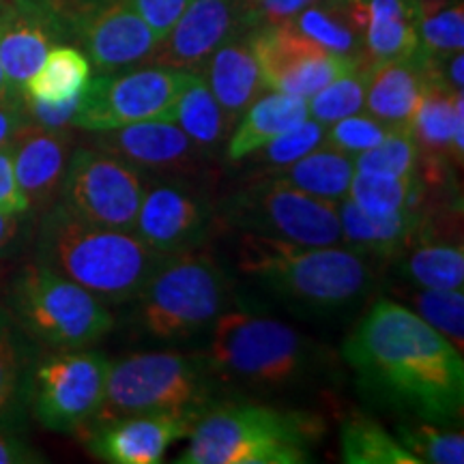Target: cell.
<instances>
[{"instance_id": "17", "label": "cell", "mask_w": 464, "mask_h": 464, "mask_svg": "<svg viewBox=\"0 0 464 464\" xmlns=\"http://www.w3.org/2000/svg\"><path fill=\"white\" fill-rule=\"evenodd\" d=\"M140 172L188 174L196 172L207 153L196 147L181 127L166 119H150L119 130L97 133L92 142Z\"/></svg>"}, {"instance_id": "3", "label": "cell", "mask_w": 464, "mask_h": 464, "mask_svg": "<svg viewBox=\"0 0 464 464\" xmlns=\"http://www.w3.org/2000/svg\"><path fill=\"white\" fill-rule=\"evenodd\" d=\"M222 387L260 396H288L334 374L332 351L280 318L226 310L208 327L202 351Z\"/></svg>"}, {"instance_id": "39", "label": "cell", "mask_w": 464, "mask_h": 464, "mask_svg": "<svg viewBox=\"0 0 464 464\" xmlns=\"http://www.w3.org/2000/svg\"><path fill=\"white\" fill-rule=\"evenodd\" d=\"M390 131L393 130L382 125L374 116L357 112L324 127L323 144L324 147L342 150V153L353 158V155H359L363 150L376 147Z\"/></svg>"}, {"instance_id": "20", "label": "cell", "mask_w": 464, "mask_h": 464, "mask_svg": "<svg viewBox=\"0 0 464 464\" xmlns=\"http://www.w3.org/2000/svg\"><path fill=\"white\" fill-rule=\"evenodd\" d=\"M9 149L17 185L31 202V211L50 208L65 177L72 133L67 127L50 130L31 121L11 140Z\"/></svg>"}, {"instance_id": "16", "label": "cell", "mask_w": 464, "mask_h": 464, "mask_svg": "<svg viewBox=\"0 0 464 464\" xmlns=\"http://www.w3.org/2000/svg\"><path fill=\"white\" fill-rule=\"evenodd\" d=\"M200 417L189 413H140L95 423L80 437L97 460L108 464H158L170 445L188 439Z\"/></svg>"}, {"instance_id": "7", "label": "cell", "mask_w": 464, "mask_h": 464, "mask_svg": "<svg viewBox=\"0 0 464 464\" xmlns=\"http://www.w3.org/2000/svg\"><path fill=\"white\" fill-rule=\"evenodd\" d=\"M219 392L222 382L208 368L202 353H138L110 365L106 396L91 426L140 413H189L202 417L208 409L222 402Z\"/></svg>"}, {"instance_id": "19", "label": "cell", "mask_w": 464, "mask_h": 464, "mask_svg": "<svg viewBox=\"0 0 464 464\" xmlns=\"http://www.w3.org/2000/svg\"><path fill=\"white\" fill-rule=\"evenodd\" d=\"M63 33L34 0H0V65L14 91L22 92Z\"/></svg>"}, {"instance_id": "33", "label": "cell", "mask_w": 464, "mask_h": 464, "mask_svg": "<svg viewBox=\"0 0 464 464\" xmlns=\"http://www.w3.org/2000/svg\"><path fill=\"white\" fill-rule=\"evenodd\" d=\"M406 307L421 321L464 351V295L462 288H421L406 293Z\"/></svg>"}, {"instance_id": "35", "label": "cell", "mask_w": 464, "mask_h": 464, "mask_svg": "<svg viewBox=\"0 0 464 464\" xmlns=\"http://www.w3.org/2000/svg\"><path fill=\"white\" fill-rule=\"evenodd\" d=\"M368 63H362L351 72L340 75L332 84H327L316 95L307 100L310 119L323 127H329L344 116L357 114L365 102V84H368Z\"/></svg>"}, {"instance_id": "10", "label": "cell", "mask_w": 464, "mask_h": 464, "mask_svg": "<svg viewBox=\"0 0 464 464\" xmlns=\"http://www.w3.org/2000/svg\"><path fill=\"white\" fill-rule=\"evenodd\" d=\"M112 362L100 351H54L31 365L28 404L45 430L82 434L100 413Z\"/></svg>"}, {"instance_id": "14", "label": "cell", "mask_w": 464, "mask_h": 464, "mask_svg": "<svg viewBox=\"0 0 464 464\" xmlns=\"http://www.w3.org/2000/svg\"><path fill=\"white\" fill-rule=\"evenodd\" d=\"M216 205L183 181H158L144 188L136 232L155 252L170 254L198 249L216 228Z\"/></svg>"}, {"instance_id": "23", "label": "cell", "mask_w": 464, "mask_h": 464, "mask_svg": "<svg viewBox=\"0 0 464 464\" xmlns=\"http://www.w3.org/2000/svg\"><path fill=\"white\" fill-rule=\"evenodd\" d=\"M252 31L237 34L219 45L198 72L235 125L243 112L269 91L254 54Z\"/></svg>"}, {"instance_id": "21", "label": "cell", "mask_w": 464, "mask_h": 464, "mask_svg": "<svg viewBox=\"0 0 464 464\" xmlns=\"http://www.w3.org/2000/svg\"><path fill=\"white\" fill-rule=\"evenodd\" d=\"M430 202L426 207L406 208L392 216H370L353 200L342 198L338 202L342 246L370 260L392 263L411 243L417 241L428 226L434 208Z\"/></svg>"}, {"instance_id": "22", "label": "cell", "mask_w": 464, "mask_h": 464, "mask_svg": "<svg viewBox=\"0 0 464 464\" xmlns=\"http://www.w3.org/2000/svg\"><path fill=\"white\" fill-rule=\"evenodd\" d=\"M428 82L430 73L420 48L406 58L374 63L368 69L363 106L390 130H409Z\"/></svg>"}, {"instance_id": "4", "label": "cell", "mask_w": 464, "mask_h": 464, "mask_svg": "<svg viewBox=\"0 0 464 464\" xmlns=\"http://www.w3.org/2000/svg\"><path fill=\"white\" fill-rule=\"evenodd\" d=\"M166 256L136 232L106 228L50 207L39 226L37 260L102 299L106 305L131 304Z\"/></svg>"}, {"instance_id": "12", "label": "cell", "mask_w": 464, "mask_h": 464, "mask_svg": "<svg viewBox=\"0 0 464 464\" xmlns=\"http://www.w3.org/2000/svg\"><path fill=\"white\" fill-rule=\"evenodd\" d=\"M144 196L142 172L100 147L69 155L61 183V205L84 222L131 230Z\"/></svg>"}, {"instance_id": "38", "label": "cell", "mask_w": 464, "mask_h": 464, "mask_svg": "<svg viewBox=\"0 0 464 464\" xmlns=\"http://www.w3.org/2000/svg\"><path fill=\"white\" fill-rule=\"evenodd\" d=\"M355 172L385 174V177H413L420 168V155L409 130H393L376 147L353 158Z\"/></svg>"}, {"instance_id": "1", "label": "cell", "mask_w": 464, "mask_h": 464, "mask_svg": "<svg viewBox=\"0 0 464 464\" xmlns=\"http://www.w3.org/2000/svg\"><path fill=\"white\" fill-rule=\"evenodd\" d=\"M368 402L402 420L454 426L464 411L462 353L413 310L379 299L342 344Z\"/></svg>"}, {"instance_id": "5", "label": "cell", "mask_w": 464, "mask_h": 464, "mask_svg": "<svg viewBox=\"0 0 464 464\" xmlns=\"http://www.w3.org/2000/svg\"><path fill=\"white\" fill-rule=\"evenodd\" d=\"M324 437V420L304 409L218 402L196 421L179 464H304Z\"/></svg>"}, {"instance_id": "8", "label": "cell", "mask_w": 464, "mask_h": 464, "mask_svg": "<svg viewBox=\"0 0 464 464\" xmlns=\"http://www.w3.org/2000/svg\"><path fill=\"white\" fill-rule=\"evenodd\" d=\"M9 314L22 335L52 351L91 348L114 329L108 305L39 260L9 284Z\"/></svg>"}, {"instance_id": "32", "label": "cell", "mask_w": 464, "mask_h": 464, "mask_svg": "<svg viewBox=\"0 0 464 464\" xmlns=\"http://www.w3.org/2000/svg\"><path fill=\"white\" fill-rule=\"evenodd\" d=\"M24 335L11 318L7 307L0 305V428L5 430L20 402L22 387L28 390Z\"/></svg>"}, {"instance_id": "9", "label": "cell", "mask_w": 464, "mask_h": 464, "mask_svg": "<svg viewBox=\"0 0 464 464\" xmlns=\"http://www.w3.org/2000/svg\"><path fill=\"white\" fill-rule=\"evenodd\" d=\"M224 228L299 243L342 246L338 202L316 198L269 177L252 179L216 207Z\"/></svg>"}, {"instance_id": "11", "label": "cell", "mask_w": 464, "mask_h": 464, "mask_svg": "<svg viewBox=\"0 0 464 464\" xmlns=\"http://www.w3.org/2000/svg\"><path fill=\"white\" fill-rule=\"evenodd\" d=\"M194 72L150 65L108 72L89 80L72 127L103 133L150 119H166Z\"/></svg>"}, {"instance_id": "6", "label": "cell", "mask_w": 464, "mask_h": 464, "mask_svg": "<svg viewBox=\"0 0 464 464\" xmlns=\"http://www.w3.org/2000/svg\"><path fill=\"white\" fill-rule=\"evenodd\" d=\"M232 282L211 254L166 256L131 299V321L155 342H185L208 332L232 305Z\"/></svg>"}, {"instance_id": "18", "label": "cell", "mask_w": 464, "mask_h": 464, "mask_svg": "<svg viewBox=\"0 0 464 464\" xmlns=\"http://www.w3.org/2000/svg\"><path fill=\"white\" fill-rule=\"evenodd\" d=\"M72 42L80 45L100 73H108L147 61L158 48L160 37L142 20L131 0H114L75 28Z\"/></svg>"}, {"instance_id": "28", "label": "cell", "mask_w": 464, "mask_h": 464, "mask_svg": "<svg viewBox=\"0 0 464 464\" xmlns=\"http://www.w3.org/2000/svg\"><path fill=\"white\" fill-rule=\"evenodd\" d=\"M265 177L286 183L290 188L316 196V198L340 202L346 198L348 188L355 177V164H353L351 155L321 144L290 166L265 174Z\"/></svg>"}, {"instance_id": "15", "label": "cell", "mask_w": 464, "mask_h": 464, "mask_svg": "<svg viewBox=\"0 0 464 464\" xmlns=\"http://www.w3.org/2000/svg\"><path fill=\"white\" fill-rule=\"evenodd\" d=\"M252 28L256 26L243 0H191L149 61L150 65L198 73L219 45Z\"/></svg>"}, {"instance_id": "13", "label": "cell", "mask_w": 464, "mask_h": 464, "mask_svg": "<svg viewBox=\"0 0 464 464\" xmlns=\"http://www.w3.org/2000/svg\"><path fill=\"white\" fill-rule=\"evenodd\" d=\"M252 45L269 91L304 100H310L340 75L363 63V58L329 52L299 33L290 22L256 26L252 31Z\"/></svg>"}, {"instance_id": "37", "label": "cell", "mask_w": 464, "mask_h": 464, "mask_svg": "<svg viewBox=\"0 0 464 464\" xmlns=\"http://www.w3.org/2000/svg\"><path fill=\"white\" fill-rule=\"evenodd\" d=\"M420 50L432 58H445L464 48V7L462 0L426 9L417 14Z\"/></svg>"}, {"instance_id": "2", "label": "cell", "mask_w": 464, "mask_h": 464, "mask_svg": "<svg viewBox=\"0 0 464 464\" xmlns=\"http://www.w3.org/2000/svg\"><path fill=\"white\" fill-rule=\"evenodd\" d=\"M237 271L304 316L351 314L372 297V260L344 246H299L239 232Z\"/></svg>"}, {"instance_id": "26", "label": "cell", "mask_w": 464, "mask_h": 464, "mask_svg": "<svg viewBox=\"0 0 464 464\" xmlns=\"http://www.w3.org/2000/svg\"><path fill=\"white\" fill-rule=\"evenodd\" d=\"M417 48V9L411 0H363L362 56L368 65L406 58Z\"/></svg>"}, {"instance_id": "34", "label": "cell", "mask_w": 464, "mask_h": 464, "mask_svg": "<svg viewBox=\"0 0 464 464\" xmlns=\"http://www.w3.org/2000/svg\"><path fill=\"white\" fill-rule=\"evenodd\" d=\"M396 439L421 464H462L464 437L460 430H448L437 423L402 420L396 426Z\"/></svg>"}, {"instance_id": "27", "label": "cell", "mask_w": 464, "mask_h": 464, "mask_svg": "<svg viewBox=\"0 0 464 464\" xmlns=\"http://www.w3.org/2000/svg\"><path fill=\"white\" fill-rule=\"evenodd\" d=\"M166 121H172L194 140L202 153L208 158L216 155L219 147H224L230 138L235 123L226 116L211 89H208L200 73L191 75L179 100L174 102Z\"/></svg>"}, {"instance_id": "44", "label": "cell", "mask_w": 464, "mask_h": 464, "mask_svg": "<svg viewBox=\"0 0 464 464\" xmlns=\"http://www.w3.org/2000/svg\"><path fill=\"white\" fill-rule=\"evenodd\" d=\"M24 218L26 216L0 211V258L7 256L15 247V243L20 241L22 230H24Z\"/></svg>"}, {"instance_id": "40", "label": "cell", "mask_w": 464, "mask_h": 464, "mask_svg": "<svg viewBox=\"0 0 464 464\" xmlns=\"http://www.w3.org/2000/svg\"><path fill=\"white\" fill-rule=\"evenodd\" d=\"M191 0H131L142 20L153 28V33L161 39L181 17Z\"/></svg>"}, {"instance_id": "29", "label": "cell", "mask_w": 464, "mask_h": 464, "mask_svg": "<svg viewBox=\"0 0 464 464\" xmlns=\"http://www.w3.org/2000/svg\"><path fill=\"white\" fill-rule=\"evenodd\" d=\"M92 65L75 45L58 44L48 52L44 63L26 80L22 95L44 103H61L80 97L89 84Z\"/></svg>"}, {"instance_id": "36", "label": "cell", "mask_w": 464, "mask_h": 464, "mask_svg": "<svg viewBox=\"0 0 464 464\" xmlns=\"http://www.w3.org/2000/svg\"><path fill=\"white\" fill-rule=\"evenodd\" d=\"M323 138L324 127L316 123L314 119H307L301 125L293 127V130L284 131L282 136L266 142L265 147L254 150L246 160H249V164L256 170V177H265V174L282 170V168L304 158L310 150L321 147Z\"/></svg>"}, {"instance_id": "41", "label": "cell", "mask_w": 464, "mask_h": 464, "mask_svg": "<svg viewBox=\"0 0 464 464\" xmlns=\"http://www.w3.org/2000/svg\"><path fill=\"white\" fill-rule=\"evenodd\" d=\"M0 211L15 213V216H28L31 211V202L20 189L14 170V158H11V149H0Z\"/></svg>"}, {"instance_id": "30", "label": "cell", "mask_w": 464, "mask_h": 464, "mask_svg": "<svg viewBox=\"0 0 464 464\" xmlns=\"http://www.w3.org/2000/svg\"><path fill=\"white\" fill-rule=\"evenodd\" d=\"M346 198L370 216H392L406 208L426 207L432 200V191L421 181L420 172L413 177L355 172Z\"/></svg>"}, {"instance_id": "46", "label": "cell", "mask_w": 464, "mask_h": 464, "mask_svg": "<svg viewBox=\"0 0 464 464\" xmlns=\"http://www.w3.org/2000/svg\"><path fill=\"white\" fill-rule=\"evenodd\" d=\"M411 3L415 5L417 14H420V11H426V9L443 7V5H448V3H454V0H411Z\"/></svg>"}, {"instance_id": "45", "label": "cell", "mask_w": 464, "mask_h": 464, "mask_svg": "<svg viewBox=\"0 0 464 464\" xmlns=\"http://www.w3.org/2000/svg\"><path fill=\"white\" fill-rule=\"evenodd\" d=\"M22 92L14 91V86L9 84L7 75H5V69L0 65V100H5V97H20Z\"/></svg>"}, {"instance_id": "24", "label": "cell", "mask_w": 464, "mask_h": 464, "mask_svg": "<svg viewBox=\"0 0 464 464\" xmlns=\"http://www.w3.org/2000/svg\"><path fill=\"white\" fill-rule=\"evenodd\" d=\"M450 213L434 205L428 226L415 243L393 258V269L411 286L421 288H462L464 286V249L460 241L445 239L440 230L451 228L445 224Z\"/></svg>"}, {"instance_id": "47", "label": "cell", "mask_w": 464, "mask_h": 464, "mask_svg": "<svg viewBox=\"0 0 464 464\" xmlns=\"http://www.w3.org/2000/svg\"><path fill=\"white\" fill-rule=\"evenodd\" d=\"M7 280H9V269L7 265L3 263V258H0V290L7 286Z\"/></svg>"}, {"instance_id": "31", "label": "cell", "mask_w": 464, "mask_h": 464, "mask_svg": "<svg viewBox=\"0 0 464 464\" xmlns=\"http://www.w3.org/2000/svg\"><path fill=\"white\" fill-rule=\"evenodd\" d=\"M342 460L348 464H421L370 415L351 413L340 426Z\"/></svg>"}, {"instance_id": "42", "label": "cell", "mask_w": 464, "mask_h": 464, "mask_svg": "<svg viewBox=\"0 0 464 464\" xmlns=\"http://www.w3.org/2000/svg\"><path fill=\"white\" fill-rule=\"evenodd\" d=\"M31 123L24 100L20 97H5L0 100V149L9 147L11 140Z\"/></svg>"}, {"instance_id": "43", "label": "cell", "mask_w": 464, "mask_h": 464, "mask_svg": "<svg viewBox=\"0 0 464 464\" xmlns=\"http://www.w3.org/2000/svg\"><path fill=\"white\" fill-rule=\"evenodd\" d=\"M45 462L42 451L33 450L31 445L17 439L15 434H9L0 428V464H34Z\"/></svg>"}, {"instance_id": "25", "label": "cell", "mask_w": 464, "mask_h": 464, "mask_svg": "<svg viewBox=\"0 0 464 464\" xmlns=\"http://www.w3.org/2000/svg\"><path fill=\"white\" fill-rule=\"evenodd\" d=\"M307 119H310V112H307V100L304 97L277 91L269 95L265 92L243 112L239 123L235 125V131L226 140V161L228 164L243 161L254 150Z\"/></svg>"}]
</instances>
